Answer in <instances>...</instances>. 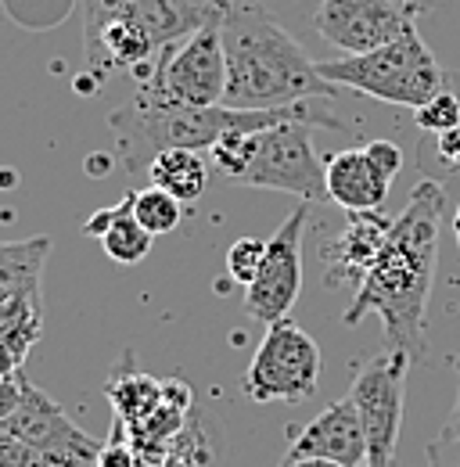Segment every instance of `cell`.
<instances>
[{
  "label": "cell",
  "mask_w": 460,
  "mask_h": 467,
  "mask_svg": "<svg viewBox=\"0 0 460 467\" xmlns=\"http://www.w3.org/2000/svg\"><path fill=\"white\" fill-rule=\"evenodd\" d=\"M443 213H446L443 183L421 180L410 191L406 209L392 220L378 263L363 274L356 298L345 309L349 327H356L363 317H378L389 349H402L413 363L424 356V313L432 295Z\"/></svg>",
  "instance_id": "6da1fadb"
},
{
  "label": "cell",
  "mask_w": 460,
  "mask_h": 467,
  "mask_svg": "<svg viewBox=\"0 0 460 467\" xmlns=\"http://www.w3.org/2000/svg\"><path fill=\"white\" fill-rule=\"evenodd\" d=\"M224 55H227V109H288L309 98H335L306 47L259 0H224L220 11Z\"/></svg>",
  "instance_id": "7a4b0ae2"
},
{
  "label": "cell",
  "mask_w": 460,
  "mask_h": 467,
  "mask_svg": "<svg viewBox=\"0 0 460 467\" xmlns=\"http://www.w3.org/2000/svg\"><path fill=\"white\" fill-rule=\"evenodd\" d=\"M309 112L313 109H306L302 101L288 109H263V112L227 109V105H183V101L166 98L159 87L141 83L130 94V101L109 116V122L119 137V151H126V162L133 166L141 162V151H148V162L152 155L166 148L202 151V148H213L230 130H267V126L309 116Z\"/></svg>",
  "instance_id": "3957f363"
},
{
  "label": "cell",
  "mask_w": 460,
  "mask_h": 467,
  "mask_svg": "<svg viewBox=\"0 0 460 467\" xmlns=\"http://www.w3.org/2000/svg\"><path fill=\"white\" fill-rule=\"evenodd\" d=\"M317 68L335 87H349L356 94H367L374 101L400 105V109H421L439 90H446L443 87L446 72L439 68V58L432 55V47L421 40L417 29H410L406 36L378 51L320 61Z\"/></svg>",
  "instance_id": "277c9868"
},
{
  "label": "cell",
  "mask_w": 460,
  "mask_h": 467,
  "mask_svg": "<svg viewBox=\"0 0 460 467\" xmlns=\"http://www.w3.org/2000/svg\"><path fill=\"white\" fill-rule=\"evenodd\" d=\"M345 130L342 119H331L324 112L285 119L277 126H267L256 133V155L241 183L263 187V191H285L298 202H324L328 198V162L313 151V130Z\"/></svg>",
  "instance_id": "5b68a950"
},
{
  "label": "cell",
  "mask_w": 460,
  "mask_h": 467,
  "mask_svg": "<svg viewBox=\"0 0 460 467\" xmlns=\"http://www.w3.org/2000/svg\"><path fill=\"white\" fill-rule=\"evenodd\" d=\"M324 356L320 346L295 324L277 320L267 327L245 374V396L256 403H298L317 392Z\"/></svg>",
  "instance_id": "8992f818"
},
{
  "label": "cell",
  "mask_w": 460,
  "mask_h": 467,
  "mask_svg": "<svg viewBox=\"0 0 460 467\" xmlns=\"http://www.w3.org/2000/svg\"><path fill=\"white\" fill-rule=\"evenodd\" d=\"M410 356L402 349H385L352 370L349 400L360 410L367 431V467H392L402 428V396Z\"/></svg>",
  "instance_id": "52a82bcc"
},
{
  "label": "cell",
  "mask_w": 460,
  "mask_h": 467,
  "mask_svg": "<svg viewBox=\"0 0 460 467\" xmlns=\"http://www.w3.org/2000/svg\"><path fill=\"white\" fill-rule=\"evenodd\" d=\"M148 83L183 105H224L227 55H224L220 18L198 26L180 44L162 47V58L155 61V76Z\"/></svg>",
  "instance_id": "ba28073f"
},
{
  "label": "cell",
  "mask_w": 460,
  "mask_h": 467,
  "mask_svg": "<svg viewBox=\"0 0 460 467\" xmlns=\"http://www.w3.org/2000/svg\"><path fill=\"white\" fill-rule=\"evenodd\" d=\"M309 220V202H298L285 223L267 241L263 266L256 281L245 288V313L263 320L267 327L285 320L302 292V234Z\"/></svg>",
  "instance_id": "9c48e42d"
},
{
  "label": "cell",
  "mask_w": 460,
  "mask_h": 467,
  "mask_svg": "<svg viewBox=\"0 0 460 467\" xmlns=\"http://www.w3.org/2000/svg\"><path fill=\"white\" fill-rule=\"evenodd\" d=\"M11 435L26 439L29 446H37L55 467H98L101 464V446L68 420V413L58 407L55 400L37 389L33 381H26V396L18 410L0 424Z\"/></svg>",
  "instance_id": "30bf717a"
},
{
  "label": "cell",
  "mask_w": 460,
  "mask_h": 467,
  "mask_svg": "<svg viewBox=\"0 0 460 467\" xmlns=\"http://www.w3.org/2000/svg\"><path fill=\"white\" fill-rule=\"evenodd\" d=\"M413 18L396 0H320L313 29L342 55H367L406 36Z\"/></svg>",
  "instance_id": "8fae6325"
},
{
  "label": "cell",
  "mask_w": 460,
  "mask_h": 467,
  "mask_svg": "<svg viewBox=\"0 0 460 467\" xmlns=\"http://www.w3.org/2000/svg\"><path fill=\"white\" fill-rule=\"evenodd\" d=\"M302 457H324V461H339L345 467H367V431H363L360 410L349 396L335 400L302 431H295L285 453V464L302 461Z\"/></svg>",
  "instance_id": "7c38bea8"
},
{
  "label": "cell",
  "mask_w": 460,
  "mask_h": 467,
  "mask_svg": "<svg viewBox=\"0 0 460 467\" xmlns=\"http://www.w3.org/2000/svg\"><path fill=\"white\" fill-rule=\"evenodd\" d=\"M392 231V220L382 209L371 213H349L345 231L324 248V263H328V285L339 281H363V274L378 263L385 241Z\"/></svg>",
  "instance_id": "4fadbf2b"
},
{
  "label": "cell",
  "mask_w": 460,
  "mask_h": 467,
  "mask_svg": "<svg viewBox=\"0 0 460 467\" xmlns=\"http://www.w3.org/2000/svg\"><path fill=\"white\" fill-rule=\"evenodd\" d=\"M328 198L345 213H371L382 209L389 198V180L374 173L363 148H345L328 159Z\"/></svg>",
  "instance_id": "5bb4252c"
},
{
  "label": "cell",
  "mask_w": 460,
  "mask_h": 467,
  "mask_svg": "<svg viewBox=\"0 0 460 467\" xmlns=\"http://www.w3.org/2000/svg\"><path fill=\"white\" fill-rule=\"evenodd\" d=\"M83 234L101 237V248L109 252V259H115L119 266H137V263H144L148 252H152V241H155V234L144 231V227L137 223V216H133V191H130L119 205H112V209L94 213V216L83 223Z\"/></svg>",
  "instance_id": "9a60e30c"
},
{
  "label": "cell",
  "mask_w": 460,
  "mask_h": 467,
  "mask_svg": "<svg viewBox=\"0 0 460 467\" xmlns=\"http://www.w3.org/2000/svg\"><path fill=\"white\" fill-rule=\"evenodd\" d=\"M144 173L152 187H162L176 202H198L209 191V166L191 148H166L152 155Z\"/></svg>",
  "instance_id": "2e32d148"
},
{
  "label": "cell",
  "mask_w": 460,
  "mask_h": 467,
  "mask_svg": "<svg viewBox=\"0 0 460 467\" xmlns=\"http://www.w3.org/2000/svg\"><path fill=\"white\" fill-rule=\"evenodd\" d=\"M162 385L141 370H126V374H115L109 381V400L115 407V417L126 420V424H144L152 413H159L162 407Z\"/></svg>",
  "instance_id": "e0dca14e"
},
{
  "label": "cell",
  "mask_w": 460,
  "mask_h": 467,
  "mask_svg": "<svg viewBox=\"0 0 460 467\" xmlns=\"http://www.w3.org/2000/svg\"><path fill=\"white\" fill-rule=\"evenodd\" d=\"M180 205L172 194H166L162 187H144V191H133V216L137 223L144 227L148 234H170L180 227Z\"/></svg>",
  "instance_id": "ac0fdd59"
},
{
  "label": "cell",
  "mask_w": 460,
  "mask_h": 467,
  "mask_svg": "<svg viewBox=\"0 0 460 467\" xmlns=\"http://www.w3.org/2000/svg\"><path fill=\"white\" fill-rule=\"evenodd\" d=\"M256 133H259V130H230V133H224V137L209 148V159H213L216 173L230 176V180H241V176H245L252 155H256Z\"/></svg>",
  "instance_id": "d6986e66"
},
{
  "label": "cell",
  "mask_w": 460,
  "mask_h": 467,
  "mask_svg": "<svg viewBox=\"0 0 460 467\" xmlns=\"http://www.w3.org/2000/svg\"><path fill=\"white\" fill-rule=\"evenodd\" d=\"M263 255H267V241H259V237H237L227 248L230 281H237V285L248 288V285L256 281L259 266H263Z\"/></svg>",
  "instance_id": "ffe728a7"
},
{
  "label": "cell",
  "mask_w": 460,
  "mask_h": 467,
  "mask_svg": "<svg viewBox=\"0 0 460 467\" xmlns=\"http://www.w3.org/2000/svg\"><path fill=\"white\" fill-rule=\"evenodd\" d=\"M413 122L424 133H443L460 126V98L450 90H439L432 101H424L421 109H413Z\"/></svg>",
  "instance_id": "44dd1931"
},
{
  "label": "cell",
  "mask_w": 460,
  "mask_h": 467,
  "mask_svg": "<svg viewBox=\"0 0 460 467\" xmlns=\"http://www.w3.org/2000/svg\"><path fill=\"white\" fill-rule=\"evenodd\" d=\"M0 467H55V464L37 446H29L26 439H18L7 428H0Z\"/></svg>",
  "instance_id": "7402d4cb"
},
{
  "label": "cell",
  "mask_w": 460,
  "mask_h": 467,
  "mask_svg": "<svg viewBox=\"0 0 460 467\" xmlns=\"http://www.w3.org/2000/svg\"><path fill=\"white\" fill-rule=\"evenodd\" d=\"M363 155L374 166V173L389 183L402 173V148L396 140H371V144H363Z\"/></svg>",
  "instance_id": "603a6c76"
},
{
  "label": "cell",
  "mask_w": 460,
  "mask_h": 467,
  "mask_svg": "<svg viewBox=\"0 0 460 467\" xmlns=\"http://www.w3.org/2000/svg\"><path fill=\"white\" fill-rule=\"evenodd\" d=\"M428 457H432V467H460V431L457 428H443L439 439H432Z\"/></svg>",
  "instance_id": "cb8c5ba5"
},
{
  "label": "cell",
  "mask_w": 460,
  "mask_h": 467,
  "mask_svg": "<svg viewBox=\"0 0 460 467\" xmlns=\"http://www.w3.org/2000/svg\"><path fill=\"white\" fill-rule=\"evenodd\" d=\"M26 374L18 370V374H11V378H4L0 381V424L18 410V403H22V396H26Z\"/></svg>",
  "instance_id": "d4e9b609"
},
{
  "label": "cell",
  "mask_w": 460,
  "mask_h": 467,
  "mask_svg": "<svg viewBox=\"0 0 460 467\" xmlns=\"http://www.w3.org/2000/svg\"><path fill=\"white\" fill-rule=\"evenodd\" d=\"M435 137H439V140H435L439 162H443L446 170H460V126L443 130V133H435Z\"/></svg>",
  "instance_id": "484cf974"
},
{
  "label": "cell",
  "mask_w": 460,
  "mask_h": 467,
  "mask_svg": "<svg viewBox=\"0 0 460 467\" xmlns=\"http://www.w3.org/2000/svg\"><path fill=\"white\" fill-rule=\"evenodd\" d=\"M22 359H26L22 349H18L7 335H0V381L11 378V374H18V370H22Z\"/></svg>",
  "instance_id": "4316f807"
},
{
  "label": "cell",
  "mask_w": 460,
  "mask_h": 467,
  "mask_svg": "<svg viewBox=\"0 0 460 467\" xmlns=\"http://www.w3.org/2000/svg\"><path fill=\"white\" fill-rule=\"evenodd\" d=\"M87 170H90V176H109L112 173V159L109 155H94V159H87Z\"/></svg>",
  "instance_id": "83f0119b"
},
{
  "label": "cell",
  "mask_w": 460,
  "mask_h": 467,
  "mask_svg": "<svg viewBox=\"0 0 460 467\" xmlns=\"http://www.w3.org/2000/svg\"><path fill=\"white\" fill-rule=\"evenodd\" d=\"M285 467H345L339 461H324V457H302V461H288Z\"/></svg>",
  "instance_id": "f1b7e54d"
},
{
  "label": "cell",
  "mask_w": 460,
  "mask_h": 467,
  "mask_svg": "<svg viewBox=\"0 0 460 467\" xmlns=\"http://www.w3.org/2000/svg\"><path fill=\"white\" fill-rule=\"evenodd\" d=\"M396 4H402L410 15H424V11H432V0H396Z\"/></svg>",
  "instance_id": "f546056e"
},
{
  "label": "cell",
  "mask_w": 460,
  "mask_h": 467,
  "mask_svg": "<svg viewBox=\"0 0 460 467\" xmlns=\"http://www.w3.org/2000/svg\"><path fill=\"white\" fill-rule=\"evenodd\" d=\"M443 428H457L460 431V378H457V400H454V410H450V417H446Z\"/></svg>",
  "instance_id": "4dcf8cb0"
},
{
  "label": "cell",
  "mask_w": 460,
  "mask_h": 467,
  "mask_svg": "<svg viewBox=\"0 0 460 467\" xmlns=\"http://www.w3.org/2000/svg\"><path fill=\"white\" fill-rule=\"evenodd\" d=\"M454 237H457V244H460V220H454Z\"/></svg>",
  "instance_id": "1f68e13d"
},
{
  "label": "cell",
  "mask_w": 460,
  "mask_h": 467,
  "mask_svg": "<svg viewBox=\"0 0 460 467\" xmlns=\"http://www.w3.org/2000/svg\"><path fill=\"white\" fill-rule=\"evenodd\" d=\"M454 220H460V205H457V216H454Z\"/></svg>",
  "instance_id": "d6a6232c"
}]
</instances>
